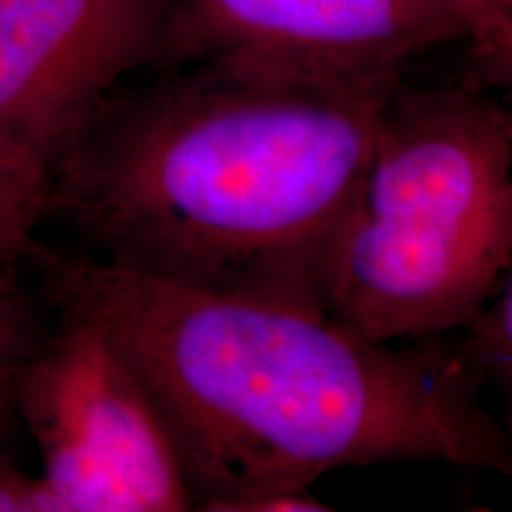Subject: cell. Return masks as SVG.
Returning <instances> with one entry per match:
<instances>
[{
	"instance_id": "4",
	"label": "cell",
	"mask_w": 512,
	"mask_h": 512,
	"mask_svg": "<svg viewBox=\"0 0 512 512\" xmlns=\"http://www.w3.org/2000/svg\"><path fill=\"white\" fill-rule=\"evenodd\" d=\"M12 401L67 512L195 510L155 399L93 320L55 311Z\"/></svg>"
},
{
	"instance_id": "2",
	"label": "cell",
	"mask_w": 512,
	"mask_h": 512,
	"mask_svg": "<svg viewBox=\"0 0 512 512\" xmlns=\"http://www.w3.org/2000/svg\"><path fill=\"white\" fill-rule=\"evenodd\" d=\"M384 86L221 67L121 86L48 166L46 219L102 264L320 311V275Z\"/></svg>"
},
{
	"instance_id": "6",
	"label": "cell",
	"mask_w": 512,
	"mask_h": 512,
	"mask_svg": "<svg viewBox=\"0 0 512 512\" xmlns=\"http://www.w3.org/2000/svg\"><path fill=\"white\" fill-rule=\"evenodd\" d=\"M174 0H0V140L43 166L140 69Z\"/></svg>"
},
{
	"instance_id": "7",
	"label": "cell",
	"mask_w": 512,
	"mask_h": 512,
	"mask_svg": "<svg viewBox=\"0 0 512 512\" xmlns=\"http://www.w3.org/2000/svg\"><path fill=\"white\" fill-rule=\"evenodd\" d=\"M46 195V166L0 140V254L29 259L46 221Z\"/></svg>"
},
{
	"instance_id": "12",
	"label": "cell",
	"mask_w": 512,
	"mask_h": 512,
	"mask_svg": "<svg viewBox=\"0 0 512 512\" xmlns=\"http://www.w3.org/2000/svg\"><path fill=\"white\" fill-rule=\"evenodd\" d=\"M332 505L320 501L311 489L266 491V494L245 496L226 505L223 512H328Z\"/></svg>"
},
{
	"instance_id": "10",
	"label": "cell",
	"mask_w": 512,
	"mask_h": 512,
	"mask_svg": "<svg viewBox=\"0 0 512 512\" xmlns=\"http://www.w3.org/2000/svg\"><path fill=\"white\" fill-rule=\"evenodd\" d=\"M17 261L0 254V434L15 413V382L43 335L27 292L17 283Z\"/></svg>"
},
{
	"instance_id": "5",
	"label": "cell",
	"mask_w": 512,
	"mask_h": 512,
	"mask_svg": "<svg viewBox=\"0 0 512 512\" xmlns=\"http://www.w3.org/2000/svg\"><path fill=\"white\" fill-rule=\"evenodd\" d=\"M451 43L465 31L446 0H174L150 69L384 86Z\"/></svg>"
},
{
	"instance_id": "11",
	"label": "cell",
	"mask_w": 512,
	"mask_h": 512,
	"mask_svg": "<svg viewBox=\"0 0 512 512\" xmlns=\"http://www.w3.org/2000/svg\"><path fill=\"white\" fill-rule=\"evenodd\" d=\"M0 512H67L41 475L31 477L0 456Z\"/></svg>"
},
{
	"instance_id": "9",
	"label": "cell",
	"mask_w": 512,
	"mask_h": 512,
	"mask_svg": "<svg viewBox=\"0 0 512 512\" xmlns=\"http://www.w3.org/2000/svg\"><path fill=\"white\" fill-rule=\"evenodd\" d=\"M463 339L456 344L465 363L482 382L510 392L512 387V287L510 273L491 297L465 320Z\"/></svg>"
},
{
	"instance_id": "3",
	"label": "cell",
	"mask_w": 512,
	"mask_h": 512,
	"mask_svg": "<svg viewBox=\"0 0 512 512\" xmlns=\"http://www.w3.org/2000/svg\"><path fill=\"white\" fill-rule=\"evenodd\" d=\"M510 266V112L472 79H399L325 252L320 309L375 342L444 337Z\"/></svg>"
},
{
	"instance_id": "1",
	"label": "cell",
	"mask_w": 512,
	"mask_h": 512,
	"mask_svg": "<svg viewBox=\"0 0 512 512\" xmlns=\"http://www.w3.org/2000/svg\"><path fill=\"white\" fill-rule=\"evenodd\" d=\"M53 311L93 320L136 368L197 510L311 489L347 467L512 472L484 382L441 337L375 342L325 313L164 283L36 242Z\"/></svg>"
},
{
	"instance_id": "8",
	"label": "cell",
	"mask_w": 512,
	"mask_h": 512,
	"mask_svg": "<svg viewBox=\"0 0 512 512\" xmlns=\"http://www.w3.org/2000/svg\"><path fill=\"white\" fill-rule=\"evenodd\" d=\"M465 31L472 81L510 86L512 79V0H446Z\"/></svg>"
}]
</instances>
